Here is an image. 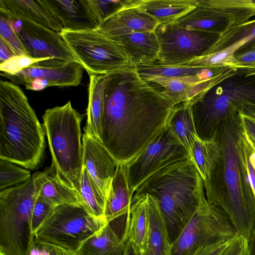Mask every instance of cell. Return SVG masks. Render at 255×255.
<instances>
[{
  "label": "cell",
  "mask_w": 255,
  "mask_h": 255,
  "mask_svg": "<svg viewBox=\"0 0 255 255\" xmlns=\"http://www.w3.org/2000/svg\"><path fill=\"white\" fill-rule=\"evenodd\" d=\"M102 144L126 164L167 126L175 106L138 74L135 66L106 74Z\"/></svg>",
  "instance_id": "cell-1"
},
{
  "label": "cell",
  "mask_w": 255,
  "mask_h": 255,
  "mask_svg": "<svg viewBox=\"0 0 255 255\" xmlns=\"http://www.w3.org/2000/svg\"><path fill=\"white\" fill-rule=\"evenodd\" d=\"M212 137L217 147L203 181L207 200L223 210L239 235L249 241L255 224V195L247 164L252 147L238 113L222 121Z\"/></svg>",
  "instance_id": "cell-2"
},
{
  "label": "cell",
  "mask_w": 255,
  "mask_h": 255,
  "mask_svg": "<svg viewBox=\"0 0 255 255\" xmlns=\"http://www.w3.org/2000/svg\"><path fill=\"white\" fill-rule=\"evenodd\" d=\"M145 194L156 199L171 243L206 198L203 181L191 158L159 169L139 186L133 196Z\"/></svg>",
  "instance_id": "cell-3"
},
{
  "label": "cell",
  "mask_w": 255,
  "mask_h": 255,
  "mask_svg": "<svg viewBox=\"0 0 255 255\" xmlns=\"http://www.w3.org/2000/svg\"><path fill=\"white\" fill-rule=\"evenodd\" d=\"M45 131L22 90L0 81V159L37 168L45 147Z\"/></svg>",
  "instance_id": "cell-4"
},
{
  "label": "cell",
  "mask_w": 255,
  "mask_h": 255,
  "mask_svg": "<svg viewBox=\"0 0 255 255\" xmlns=\"http://www.w3.org/2000/svg\"><path fill=\"white\" fill-rule=\"evenodd\" d=\"M47 171L34 173L27 181L0 191V252L29 255L34 239L31 218L33 207Z\"/></svg>",
  "instance_id": "cell-5"
},
{
  "label": "cell",
  "mask_w": 255,
  "mask_h": 255,
  "mask_svg": "<svg viewBox=\"0 0 255 255\" xmlns=\"http://www.w3.org/2000/svg\"><path fill=\"white\" fill-rule=\"evenodd\" d=\"M83 115L68 101L45 110L43 127L52 158L51 166L77 190L83 170L81 124Z\"/></svg>",
  "instance_id": "cell-6"
},
{
  "label": "cell",
  "mask_w": 255,
  "mask_h": 255,
  "mask_svg": "<svg viewBox=\"0 0 255 255\" xmlns=\"http://www.w3.org/2000/svg\"><path fill=\"white\" fill-rule=\"evenodd\" d=\"M106 223L92 216L82 205H61L54 208L35 231L34 238L76 253Z\"/></svg>",
  "instance_id": "cell-7"
},
{
  "label": "cell",
  "mask_w": 255,
  "mask_h": 255,
  "mask_svg": "<svg viewBox=\"0 0 255 255\" xmlns=\"http://www.w3.org/2000/svg\"><path fill=\"white\" fill-rule=\"evenodd\" d=\"M239 235L227 214L210 205L205 198L172 243L171 255H195L203 248Z\"/></svg>",
  "instance_id": "cell-8"
},
{
  "label": "cell",
  "mask_w": 255,
  "mask_h": 255,
  "mask_svg": "<svg viewBox=\"0 0 255 255\" xmlns=\"http://www.w3.org/2000/svg\"><path fill=\"white\" fill-rule=\"evenodd\" d=\"M60 34L89 76L108 74L131 65L120 46L95 29H63Z\"/></svg>",
  "instance_id": "cell-9"
},
{
  "label": "cell",
  "mask_w": 255,
  "mask_h": 255,
  "mask_svg": "<svg viewBox=\"0 0 255 255\" xmlns=\"http://www.w3.org/2000/svg\"><path fill=\"white\" fill-rule=\"evenodd\" d=\"M188 158L190 157L187 151L167 126L142 151L125 164L130 193L133 195L139 186L159 169Z\"/></svg>",
  "instance_id": "cell-10"
},
{
  "label": "cell",
  "mask_w": 255,
  "mask_h": 255,
  "mask_svg": "<svg viewBox=\"0 0 255 255\" xmlns=\"http://www.w3.org/2000/svg\"><path fill=\"white\" fill-rule=\"evenodd\" d=\"M159 43L157 63L167 66L185 65L203 55L218 35L179 27L173 23L159 24L154 30Z\"/></svg>",
  "instance_id": "cell-11"
},
{
  "label": "cell",
  "mask_w": 255,
  "mask_h": 255,
  "mask_svg": "<svg viewBox=\"0 0 255 255\" xmlns=\"http://www.w3.org/2000/svg\"><path fill=\"white\" fill-rule=\"evenodd\" d=\"M4 17L18 35L30 56L78 62L59 32L28 19Z\"/></svg>",
  "instance_id": "cell-12"
},
{
  "label": "cell",
  "mask_w": 255,
  "mask_h": 255,
  "mask_svg": "<svg viewBox=\"0 0 255 255\" xmlns=\"http://www.w3.org/2000/svg\"><path fill=\"white\" fill-rule=\"evenodd\" d=\"M255 43V19L230 28L218 36L202 56L193 59L194 67H222L239 69L235 54L241 49Z\"/></svg>",
  "instance_id": "cell-13"
},
{
  "label": "cell",
  "mask_w": 255,
  "mask_h": 255,
  "mask_svg": "<svg viewBox=\"0 0 255 255\" xmlns=\"http://www.w3.org/2000/svg\"><path fill=\"white\" fill-rule=\"evenodd\" d=\"M84 67L78 62L48 58L38 61L18 73L11 75L0 72L15 85H24L34 80L47 81L51 86H77L81 81Z\"/></svg>",
  "instance_id": "cell-14"
},
{
  "label": "cell",
  "mask_w": 255,
  "mask_h": 255,
  "mask_svg": "<svg viewBox=\"0 0 255 255\" xmlns=\"http://www.w3.org/2000/svg\"><path fill=\"white\" fill-rule=\"evenodd\" d=\"M82 140L83 167L87 169L106 201L118 163L95 138L84 133Z\"/></svg>",
  "instance_id": "cell-15"
},
{
  "label": "cell",
  "mask_w": 255,
  "mask_h": 255,
  "mask_svg": "<svg viewBox=\"0 0 255 255\" xmlns=\"http://www.w3.org/2000/svg\"><path fill=\"white\" fill-rule=\"evenodd\" d=\"M235 71L228 68L213 78L202 82L169 78H155L146 82L176 105L190 101L209 90L234 75Z\"/></svg>",
  "instance_id": "cell-16"
},
{
  "label": "cell",
  "mask_w": 255,
  "mask_h": 255,
  "mask_svg": "<svg viewBox=\"0 0 255 255\" xmlns=\"http://www.w3.org/2000/svg\"><path fill=\"white\" fill-rule=\"evenodd\" d=\"M158 22L138 6L124 9L105 19L95 29L107 37L154 31Z\"/></svg>",
  "instance_id": "cell-17"
},
{
  "label": "cell",
  "mask_w": 255,
  "mask_h": 255,
  "mask_svg": "<svg viewBox=\"0 0 255 255\" xmlns=\"http://www.w3.org/2000/svg\"><path fill=\"white\" fill-rule=\"evenodd\" d=\"M0 14L9 18H24L57 32L63 25L45 0H0Z\"/></svg>",
  "instance_id": "cell-18"
},
{
  "label": "cell",
  "mask_w": 255,
  "mask_h": 255,
  "mask_svg": "<svg viewBox=\"0 0 255 255\" xmlns=\"http://www.w3.org/2000/svg\"><path fill=\"white\" fill-rule=\"evenodd\" d=\"M108 38L121 47L134 66L158 62L159 43L154 31L135 32Z\"/></svg>",
  "instance_id": "cell-19"
},
{
  "label": "cell",
  "mask_w": 255,
  "mask_h": 255,
  "mask_svg": "<svg viewBox=\"0 0 255 255\" xmlns=\"http://www.w3.org/2000/svg\"><path fill=\"white\" fill-rule=\"evenodd\" d=\"M45 2L64 29H96L99 25L88 0H45Z\"/></svg>",
  "instance_id": "cell-20"
},
{
  "label": "cell",
  "mask_w": 255,
  "mask_h": 255,
  "mask_svg": "<svg viewBox=\"0 0 255 255\" xmlns=\"http://www.w3.org/2000/svg\"><path fill=\"white\" fill-rule=\"evenodd\" d=\"M145 195L148 228L142 255H171L172 243L158 203L154 197Z\"/></svg>",
  "instance_id": "cell-21"
},
{
  "label": "cell",
  "mask_w": 255,
  "mask_h": 255,
  "mask_svg": "<svg viewBox=\"0 0 255 255\" xmlns=\"http://www.w3.org/2000/svg\"><path fill=\"white\" fill-rule=\"evenodd\" d=\"M135 67L140 77L145 81L155 78H169L202 82L213 78L228 68L167 66L157 63Z\"/></svg>",
  "instance_id": "cell-22"
},
{
  "label": "cell",
  "mask_w": 255,
  "mask_h": 255,
  "mask_svg": "<svg viewBox=\"0 0 255 255\" xmlns=\"http://www.w3.org/2000/svg\"><path fill=\"white\" fill-rule=\"evenodd\" d=\"M198 3L215 12L225 32L255 16V0H198Z\"/></svg>",
  "instance_id": "cell-23"
},
{
  "label": "cell",
  "mask_w": 255,
  "mask_h": 255,
  "mask_svg": "<svg viewBox=\"0 0 255 255\" xmlns=\"http://www.w3.org/2000/svg\"><path fill=\"white\" fill-rule=\"evenodd\" d=\"M147 228L146 195L132 196L122 239L125 243H131L139 255H142L145 250Z\"/></svg>",
  "instance_id": "cell-24"
},
{
  "label": "cell",
  "mask_w": 255,
  "mask_h": 255,
  "mask_svg": "<svg viewBox=\"0 0 255 255\" xmlns=\"http://www.w3.org/2000/svg\"><path fill=\"white\" fill-rule=\"evenodd\" d=\"M132 196L128 186L125 165L118 164L106 199V222L110 223L119 217L128 215Z\"/></svg>",
  "instance_id": "cell-25"
},
{
  "label": "cell",
  "mask_w": 255,
  "mask_h": 255,
  "mask_svg": "<svg viewBox=\"0 0 255 255\" xmlns=\"http://www.w3.org/2000/svg\"><path fill=\"white\" fill-rule=\"evenodd\" d=\"M105 75L90 76L89 103L85 134L101 142L102 121L104 112V84Z\"/></svg>",
  "instance_id": "cell-26"
},
{
  "label": "cell",
  "mask_w": 255,
  "mask_h": 255,
  "mask_svg": "<svg viewBox=\"0 0 255 255\" xmlns=\"http://www.w3.org/2000/svg\"><path fill=\"white\" fill-rule=\"evenodd\" d=\"M125 243L107 223L85 240L76 252L77 255H123Z\"/></svg>",
  "instance_id": "cell-27"
},
{
  "label": "cell",
  "mask_w": 255,
  "mask_h": 255,
  "mask_svg": "<svg viewBox=\"0 0 255 255\" xmlns=\"http://www.w3.org/2000/svg\"><path fill=\"white\" fill-rule=\"evenodd\" d=\"M198 0H142L138 6L158 24L172 23L194 9Z\"/></svg>",
  "instance_id": "cell-28"
},
{
  "label": "cell",
  "mask_w": 255,
  "mask_h": 255,
  "mask_svg": "<svg viewBox=\"0 0 255 255\" xmlns=\"http://www.w3.org/2000/svg\"><path fill=\"white\" fill-rule=\"evenodd\" d=\"M185 148L191 158L195 138L198 136L190 105V101L174 106L167 126Z\"/></svg>",
  "instance_id": "cell-29"
},
{
  "label": "cell",
  "mask_w": 255,
  "mask_h": 255,
  "mask_svg": "<svg viewBox=\"0 0 255 255\" xmlns=\"http://www.w3.org/2000/svg\"><path fill=\"white\" fill-rule=\"evenodd\" d=\"M46 169L47 180L43 184L39 196L54 207L63 204L82 205L76 189L65 181L51 166Z\"/></svg>",
  "instance_id": "cell-30"
},
{
  "label": "cell",
  "mask_w": 255,
  "mask_h": 255,
  "mask_svg": "<svg viewBox=\"0 0 255 255\" xmlns=\"http://www.w3.org/2000/svg\"><path fill=\"white\" fill-rule=\"evenodd\" d=\"M77 191L82 205L89 213L96 218L106 221V199L87 169L83 167Z\"/></svg>",
  "instance_id": "cell-31"
},
{
  "label": "cell",
  "mask_w": 255,
  "mask_h": 255,
  "mask_svg": "<svg viewBox=\"0 0 255 255\" xmlns=\"http://www.w3.org/2000/svg\"><path fill=\"white\" fill-rule=\"evenodd\" d=\"M217 147V141L213 137L205 140L198 136L195 139L191 159L195 163L203 181L208 176Z\"/></svg>",
  "instance_id": "cell-32"
},
{
  "label": "cell",
  "mask_w": 255,
  "mask_h": 255,
  "mask_svg": "<svg viewBox=\"0 0 255 255\" xmlns=\"http://www.w3.org/2000/svg\"><path fill=\"white\" fill-rule=\"evenodd\" d=\"M141 1L142 0H88L90 7L99 24L124 9L138 6Z\"/></svg>",
  "instance_id": "cell-33"
},
{
  "label": "cell",
  "mask_w": 255,
  "mask_h": 255,
  "mask_svg": "<svg viewBox=\"0 0 255 255\" xmlns=\"http://www.w3.org/2000/svg\"><path fill=\"white\" fill-rule=\"evenodd\" d=\"M16 164L0 159V190L28 180L30 172Z\"/></svg>",
  "instance_id": "cell-34"
},
{
  "label": "cell",
  "mask_w": 255,
  "mask_h": 255,
  "mask_svg": "<svg viewBox=\"0 0 255 255\" xmlns=\"http://www.w3.org/2000/svg\"><path fill=\"white\" fill-rule=\"evenodd\" d=\"M0 37L13 48L17 55H28L21 41L6 19L0 14Z\"/></svg>",
  "instance_id": "cell-35"
},
{
  "label": "cell",
  "mask_w": 255,
  "mask_h": 255,
  "mask_svg": "<svg viewBox=\"0 0 255 255\" xmlns=\"http://www.w3.org/2000/svg\"><path fill=\"white\" fill-rule=\"evenodd\" d=\"M48 58L37 59L29 55H16L0 64V71L4 73L14 75L34 63Z\"/></svg>",
  "instance_id": "cell-36"
},
{
  "label": "cell",
  "mask_w": 255,
  "mask_h": 255,
  "mask_svg": "<svg viewBox=\"0 0 255 255\" xmlns=\"http://www.w3.org/2000/svg\"><path fill=\"white\" fill-rule=\"evenodd\" d=\"M234 57L239 69L245 71L247 76L255 75V43L241 49Z\"/></svg>",
  "instance_id": "cell-37"
},
{
  "label": "cell",
  "mask_w": 255,
  "mask_h": 255,
  "mask_svg": "<svg viewBox=\"0 0 255 255\" xmlns=\"http://www.w3.org/2000/svg\"><path fill=\"white\" fill-rule=\"evenodd\" d=\"M54 208L39 195H38L32 213L31 228L33 234L46 218L52 212Z\"/></svg>",
  "instance_id": "cell-38"
},
{
  "label": "cell",
  "mask_w": 255,
  "mask_h": 255,
  "mask_svg": "<svg viewBox=\"0 0 255 255\" xmlns=\"http://www.w3.org/2000/svg\"><path fill=\"white\" fill-rule=\"evenodd\" d=\"M29 255H77L76 253L37 240L33 241Z\"/></svg>",
  "instance_id": "cell-39"
},
{
  "label": "cell",
  "mask_w": 255,
  "mask_h": 255,
  "mask_svg": "<svg viewBox=\"0 0 255 255\" xmlns=\"http://www.w3.org/2000/svg\"><path fill=\"white\" fill-rule=\"evenodd\" d=\"M222 255H250L248 240L244 236L239 235Z\"/></svg>",
  "instance_id": "cell-40"
},
{
  "label": "cell",
  "mask_w": 255,
  "mask_h": 255,
  "mask_svg": "<svg viewBox=\"0 0 255 255\" xmlns=\"http://www.w3.org/2000/svg\"><path fill=\"white\" fill-rule=\"evenodd\" d=\"M233 240L206 247L200 250L195 255H222Z\"/></svg>",
  "instance_id": "cell-41"
},
{
  "label": "cell",
  "mask_w": 255,
  "mask_h": 255,
  "mask_svg": "<svg viewBox=\"0 0 255 255\" xmlns=\"http://www.w3.org/2000/svg\"><path fill=\"white\" fill-rule=\"evenodd\" d=\"M16 55L11 46L0 37V64Z\"/></svg>",
  "instance_id": "cell-42"
},
{
  "label": "cell",
  "mask_w": 255,
  "mask_h": 255,
  "mask_svg": "<svg viewBox=\"0 0 255 255\" xmlns=\"http://www.w3.org/2000/svg\"><path fill=\"white\" fill-rule=\"evenodd\" d=\"M250 255H255V224L248 241Z\"/></svg>",
  "instance_id": "cell-43"
},
{
  "label": "cell",
  "mask_w": 255,
  "mask_h": 255,
  "mask_svg": "<svg viewBox=\"0 0 255 255\" xmlns=\"http://www.w3.org/2000/svg\"><path fill=\"white\" fill-rule=\"evenodd\" d=\"M123 255H139L131 243L128 241L125 242V249Z\"/></svg>",
  "instance_id": "cell-44"
},
{
  "label": "cell",
  "mask_w": 255,
  "mask_h": 255,
  "mask_svg": "<svg viewBox=\"0 0 255 255\" xmlns=\"http://www.w3.org/2000/svg\"><path fill=\"white\" fill-rule=\"evenodd\" d=\"M245 131L246 135L248 140L249 141V142L250 143L252 147L255 150V138H254L253 137H252V136L250 135L249 134H248L247 133V132L245 131Z\"/></svg>",
  "instance_id": "cell-45"
},
{
  "label": "cell",
  "mask_w": 255,
  "mask_h": 255,
  "mask_svg": "<svg viewBox=\"0 0 255 255\" xmlns=\"http://www.w3.org/2000/svg\"><path fill=\"white\" fill-rule=\"evenodd\" d=\"M250 159L253 166L255 169V150L253 147L250 155Z\"/></svg>",
  "instance_id": "cell-46"
},
{
  "label": "cell",
  "mask_w": 255,
  "mask_h": 255,
  "mask_svg": "<svg viewBox=\"0 0 255 255\" xmlns=\"http://www.w3.org/2000/svg\"><path fill=\"white\" fill-rule=\"evenodd\" d=\"M0 255H5L1 252H0Z\"/></svg>",
  "instance_id": "cell-47"
}]
</instances>
